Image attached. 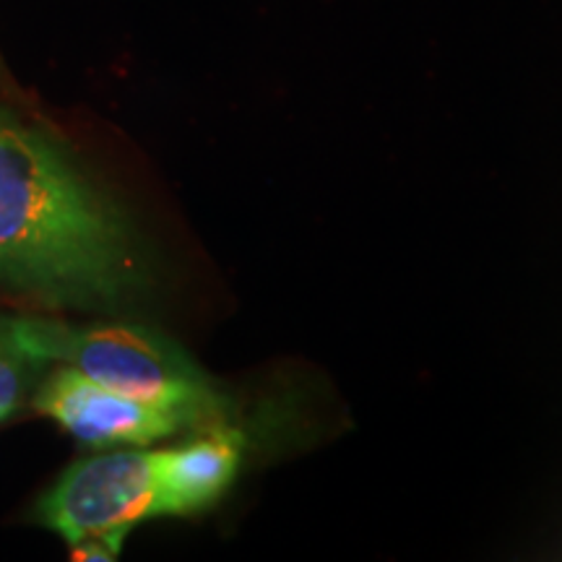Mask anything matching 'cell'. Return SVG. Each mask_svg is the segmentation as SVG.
Returning a JSON list of instances; mask_svg holds the SVG:
<instances>
[{"instance_id": "cell-1", "label": "cell", "mask_w": 562, "mask_h": 562, "mask_svg": "<svg viewBox=\"0 0 562 562\" xmlns=\"http://www.w3.org/2000/svg\"><path fill=\"white\" fill-rule=\"evenodd\" d=\"M144 281L115 203L50 136L0 110V284L50 305L117 307Z\"/></svg>"}, {"instance_id": "cell-6", "label": "cell", "mask_w": 562, "mask_h": 562, "mask_svg": "<svg viewBox=\"0 0 562 562\" xmlns=\"http://www.w3.org/2000/svg\"><path fill=\"white\" fill-rule=\"evenodd\" d=\"M40 368L42 362L19 347L11 331V318L0 315V419L9 417L21 404V396L32 385Z\"/></svg>"}, {"instance_id": "cell-4", "label": "cell", "mask_w": 562, "mask_h": 562, "mask_svg": "<svg viewBox=\"0 0 562 562\" xmlns=\"http://www.w3.org/2000/svg\"><path fill=\"white\" fill-rule=\"evenodd\" d=\"M34 406L91 448H146L186 427L203 430L188 412L123 396L63 364L42 383Z\"/></svg>"}, {"instance_id": "cell-5", "label": "cell", "mask_w": 562, "mask_h": 562, "mask_svg": "<svg viewBox=\"0 0 562 562\" xmlns=\"http://www.w3.org/2000/svg\"><path fill=\"white\" fill-rule=\"evenodd\" d=\"M248 448V432L224 419L178 448L157 451L159 516H191L211 508L237 480Z\"/></svg>"}, {"instance_id": "cell-3", "label": "cell", "mask_w": 562, "mask_h": 562, "mask_svg": "<svg viewBox=\"0 0 562 562\" xmlns=\"http://www.w3.org/2000/svg\"><path fill=\"white\" fill-rule=\"evenodd\" d=\"M37 516L68 544L125 539L159 516V453L133 446L74 463L42 497Z\"/></svg>"}, {"instance_id": "cell-2", "label": "cell", "mask_w": 562, "mask_h": 562, "mask_svg": "<svg viewBox=\"0 0 562 562\" xmlns=\"http://www.w3.org/2000/svg\"><path fill=\"white\" fill-rule=\"evenodd\" d=\"M19 347L42 364H63L104 389L146 404L188 412L201 427L229 417L232 406L211 378L165 334L146 326H70L16 315Z\"/></svg>"}]
</instances>
